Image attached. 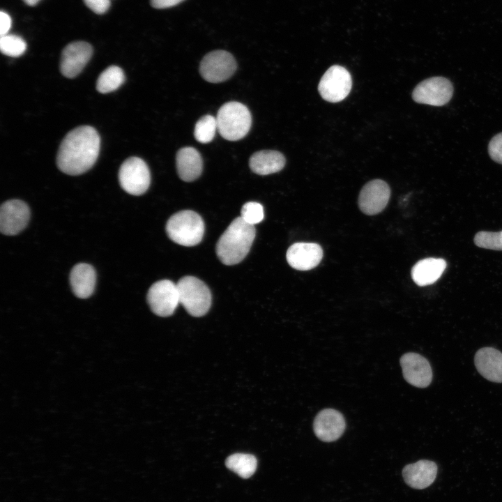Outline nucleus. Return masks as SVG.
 I'll return each instance as SVG.
<instances>
[{"instance_id":"obj_1","label":"nucleus","mask_w":502,"mask_h":502,"mask_svg":"<svg viewBox=\"0 0 502 502\" xmlns=\"http://www.w3.org/2000/svg\"><path fill=\"white\" fill-rule=\"evenodd\" d=\"M100 147V138L94 128L89 126L75 128L65 136L60 144L57 166L66 174H82L96 163Z\"/></svg>"},{"instance_id":"obj_2","label":"nucleus","mask_w":502,"mask_h":502,"mask_svg":"<svg viewBox=\"0 0 502 502\" xmlns=\"http://www.w3.org/2000/svg\"><path fill=\"white\" fill-rule=\"evenodd\" d=\"M255 235L254 225L244 221L241 216L235 218L216 244L218 259L228 266L240 263L248 254Z\"/></svg>"},{"instance_id":"obj_3","label":"nucleus","mask_w":502,"mask_h":502,"mask_svg":"<svg viewBox=\"0 0 502 502\" xmlns=\"http://www.w3.org/2000/svg\"><path fill=\"white\" fill-rule=\"evenodd\" d=\"M204 222L201 217L190 210L181 211L167 222L166 232L174 243L184 246L199 244L204 236Z\"/></svg>"},{"instance_id":"obj_4","label":"nucleus","mask_w":502,"mask_h":502,"mask_svg":"<svg viewBox=\"0 0 502 502\" xmlns=\"http://www.w3.org/2000/svg\"><path fill=\"white\" fill-rule=\"evenodd\" d=\"M215 118L219 133L229 141L243 138L252 124L249 109L238 102H229L222 105Z\"/></svg>"},{"instance_id":"obj_5","label":"nucleus","mask_w":502,"mask_h":502,"mask_svg":"<svg viewBox=\"0 0 502 502\" xmlns=\"http://www.w3.org/2000/svg\"><path fill=\"white\" fill-rule=\"evenodd\" d=\"M180 303L191 316L205 315L211 305V294L207 285L197 277L185 276L177 282Z\"/></svg>"},{"instance_id":"obj_6","label":"nucleus","mask_w":502,"mask_h":502,"mask_svg":"<svg viewBox=\"0 0 502 502\" xmlns=\"http://www.w3.org/2000/svg\"><path fill=\"white\" fill-rule=\"evenodd\" d=\"M119 181L126 192L132 195H141L146 192L150 185L149 169L142 159L130 157L121 165Z\"/></svg>"},{"instance_id":"obj_7","label":"nucleus","mask_w":502,"mask_h":502,"mask_svg":"<svg viewBox=\"0 0 502 502\" xmlns=\"http://www.w3.org/2000/svg\"><path fill=\"white\" fill-rule=\"evenodd\" d=\"M352 86L349 72L344 67L330 66L321 78L318 90L322 98L330 102H338L349 95Z\"/></svg>"},{"instance_id":"obj_8","label":"nucleus","mask_w":502,"mask_h":502,"mask_svg":"<svg viewBox=\"0 0 502 502\" xmlns=\"http://www.w3.org/2000/svg\"><path fill=\"white\" fill-rule=\"evenodd\" d=\"M146 299L155 314L171 316L180 303L177 284L169 280L158 281L149 288Z\"/></svg>"},{"instance_id":"obj_9","label":"nucleus","mask_w":502,"mask_h":502,"mask_svg":"<svg viewBox=\"0 0 502 502\" xmlns=\"http://www.w3.org/2000/svg\"><path fill=\"white\" fill-rule=\"evenodd\" d=\"M236 66V60L231 54L225 50H215L202 59L199 72L207 82L219 83L231 77Z\"/></svg>"},{"instance_id":"obj_10","label":"nucleus","mask_w":502,"mask_h":502,"mask_svg":"<svg viewBox=\"0 0 502 502\" xmlns=\"http://www.w3.org/2000/svg\"><path fill=\"white\" fill-rule=\"evenodd\" d=\"M453 86L443 77H433L420 82L413 89L412 98L418 103L443 106L451 99Z\"/></svg>"},{"instance_id":"obj_11","label":"nucleus","mask_w":502,"mask_h":502,"mask_svg":"<svg viewBox=\"0 0 502 502\" xmlns=\"http://www.w3.org/2000/svg\"><path fill=\"white\" fill-rule=\"evenodd\" d=\"M30 211L27 204L19 199H11L2 204L0 209V229L8 236L17 234L29 222Z\"/></svg>"},{"instance_id":"obj_12","label":"nucleus","mask_w":502,"mask_h":502,"mask_svg":"<svg viewBox=\"0 0 502 502\" xmlns=\"http://www.w3.org/2000/svg\"><path fill=\"white\" fill-rule=\"evenodd\" d=\"M390 196V189L383 180L375 179L366 183L360 190L358 205L366 215H373L381 212Z\"/></svg>"},{"instance_id":"obj_13","label":"nucleus","mask_w":502,"mask_h":502,"mask_svg":"<svg viewBox=\"0 0 502 502\" xmlns=\"http://www.w3.org/2000/svg\"><path fill=\"white\" fill-rule=\"evenodd\" d=\"M92 54L93 47L86 42L76 41L68 44L61 53V73L68 78L76 77L89 62Z\"/></svg>"},{"instance_id":"obj_14","label":"nucleus","mask_w":502,"mask_h":502,"mask_svg":"<svg viewBox=\"0 0 502 502\" xmlns=\"http://www.w3.org/2000/svg\"><path fill=\"white\" fill-rule=\"evenodd\" d=\"M400 365L404 379L411 385L423 388L432 380V370L429 361L423 356L408 352L400 358Z\"/></svg>"},{"instance_id":"obj_15","label":"nucleus","mask_w":502,"mask_h":502,"mask_svg":"<svg viewBox=\"0 0 502 502\" xmlns=\"http://www.w3.org/2000/svg\"><path fill=\"white\" fill-rule=\"evenodd\" d=\"M346 423L343 415L333 409L321 410L316 416L313 429L317 437L324 442L337 440L344 433Z\"/></svg>"},{"instance_id":"obj_16","label":"nucleus","mask_w":502,"mask_h":502,"mask_svg":"<svg viewBox=\"0 0 502 502\" xmlns=\"http://www.w3.org/2000/svg\"><path fill=\"white\" fill-rule=\"evenodd\" d=\"M287 261L294 269L308 271L316 267L323 257L321 246L313 243H296L287 251Z\"/></svg>"},{"instance_id":"obj_17","label":"nucleus","mask_w":502,"mask_h":502,"mask_svg":"<svg viewBox=\"0 0 502 502\" xmlns=\"http://www.w3.org/2000/svg\"><path fill=\"white\" fill-rule=\"evenodd\" d=\"M437 474V465L429 460L422 459L405 466L402 476L405 482L411 487L425 489L431 485Z\"/></svg>"},{"instance_id":"obj_18","label":"nucleus","mask_w":502,"mask_h":502,"mask_svg":"<svg viewBox=\"0 0 502 502\" xmlns=\"http://www.w3.org/2000/svg\"><path fill=\"white\" fill-rule=\"evenodd\" d=\"M478 372L486 379L502 383V353L493 347L480 349L474 357Z\"/></svg>"},{"instance_id":"obj_19","label":"nucleus","mask_w":502,"mask_h":502,"mask_svg":"<svg viewBox=\"0 0 502 502\" xmlns=\"http://www.w3.org/2000/svg\"><path fill=\"white\" fill-rule=\"evenodd\" d=\"M178 175L184 181L196 180L201 174L203 162L199 153L192 147L178 150L176 157Z\"/></svg>"},{"instance_id":"obj_20","label":"nucleus","mask_w":502,"mask_h":502,"mask_svg":"<svg viewBox=\"0 0 502 502\" xmlns=\"http://www.w3.org/2000/svg\"><path fill=\"white\" fill-rule=\"evenodd\" d=\"M96 280L92 266L80 263L75 265L70 274V286L74 294L79 298H87L93 294Z\"/></svg>"},{"instance_id":"obj_21","label":"nucleus","mask_w":502,"mask_h":502,"mask_svg":"<svg viewBox=\"0 0 502 502\" xmlns=\"http://www.w3.org/2000/svg\"><path fill=\"white\" fill-rule=\"evenodd\" d=\"M446 261L441 258H426L418 261L412 268L411 277L419 286L434 283L446 268Z\"/></svg>"},{"instance_id":"obj_22","label":"nucleus","mask_w":502,"mask_h":502,"mask_svg":"<svg viewBox=\"0 0 502 502\" xmlns=\"http://www.w3.org/2000/svg\"><path fill=\"white\" fill-rule=\"evenodd\" d=\"M285 165L284 155L277 151L264 150L254 153L250 158L251 170L259 175L277 172Z\"/></svg>"},{"instance_id":"obj_23","label":"nucleus","mask_w":502,"mask_h":502,"mask_svg":"<svg viewBox=\"0 0 502 502\" xmlns=\"http://www.w3.org/2000/svg\"><path fill=\"white\" fill-rule=\"evenodd\" d=\"M225 465L241 478L247 479L254 473L257 460L250 454L234 453L227 458Z\"/></svg>"},{"instance_id":"obj_24","label":"nucleus","mask_w":502,"mask_h":502,"mask_svg":"<svg viewBox=\"0 0 502 502\" xmlns=\"http://www.w3.org/2000/svg\"><path fill=\"white\" fill-rule=\"evenodd\" d=\"M125 81L123 70L116 66H111L103 70L96 82V89L102 93L116 90Z\"/></svg>"},{"instance_id":"obj_25","label":"nucleus","mask_w":502,"mask_h":502,"mask_svg":"<svg viewBox=\"0 0 502 502\" xmlns=\"http://www.w3.org/2000/svg\"><path fill=\"white\" fill-rule=\"evenodd\" d=\"M218 130L216 118L211 115H205L197 122L194 135L197 141L206 144L211 142Z\"/></svg>"},{"instance_id":"obj_26","label":"nucleus","mask_w":502,"mask_h":502,"mask_svg":"<svg viewBox=\"0 0 502 502\" xmlns=\"http://www.w3.org/2000/svg\"><path fill=\"white\" fill-rule=\"evenodd\" d=\"M1 52L7 56L17 57L24 53L26 44L23 38L16 35H5L0 39Z\"/></svg>"},{"instance_id":"obj_27","label":"nucleus","mask_w":502,"mask_h":502,"mask_svg":"<svg viewBox=\"0 0 502 502\" xmlns=\"http://www.w3.org/2000/svg\"><path fill=\"white\" fill-rule=\"evenodd\" d=\"M474 242L480 248L502 250V231L499 232L480 231L476 234Z\"/></svg>"},{"instance_id":"obj_28","label":"nucleus","mask_w":502,"mask_h":502,"mask_svg":"<svg viewBox=\"0 0 502 502\" xmlns=\"http://www.w3.org/2000/svg\"><path fill=\"white\" fill-rule=\"evenodd\" d=\"M241 217L250 225L257 224L264 219L263 206L257 202H247L241 208Z\"/></svg>"},{"instance_id":"obj_29","label":"nucleus","mask_w":502,"mask_h":502,"mask_svg":"<svg viewBox=\"0 0 502 502\" xmlns=\"http://www.w3.org/2000/svg\"><path fill=\"white\" fill-rule=\"evenodd\" d=\"M488 151L493 160L502 164V132L496 135L490 140Z\"/></svg>"},{"instance_id":"obj_30","label":"nucleus","mask_w":502,"mask_h":502,"mask_svg":"<svg viewBox=\"0 0 502 502\" xmlns=\"http://www.w3.org/2000/svg\"><path fill=\"white\" fill-rule=\"evenodd\" d=\"M85 4L96 14H103L110 6L109 0H84Z\"/></svg>"},{"instance_id":"obj_31","label":"nucleus","mask_w":502,"mask_h":502,"mask_svg":"<svg viewBox=\"0 0 502 502\" xmlns=\"http://www.w3.org/2000/svg\"><path fill=\"white\" fill-rule=\"evenodd\" d=\"M184 0H151L153 7L158 9L170 8L175 6Z\"/></svg>"},{"instance_id":"obj_32","label":"nucleus","mask_w":502,"mask_h":502,"mask_svg":"<svg viewBox=\"0 0 502 502\" xmlns=\"http://www.w3.org/2000/svg\"><path fill=\"white\" fill-rule=\"evenodd\" d=\"M0 33L1 36H3L6 35L10 30L11 26V20L10 16L6 13L1 11L0 15Z\"/></svg>"},{"instance_id":"obj_33","label":"nucleus","mask_w":502,"mask_h":502,"mask_svg":"<svg viewBox=\"0 0 502 502\" xmlns=\"http://www.w3.org/2000/svg\"><path fill=\"white\" fill-rule=\"evenodd\" d=\"M29 6H35L40 0H23Z\"/></svg>"}]
</instances>
